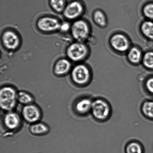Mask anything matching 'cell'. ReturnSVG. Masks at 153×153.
I'll return each instance as SVG.
<instances>
[{
    "mask_svg": "<svg viewBox=\"0 0 153 153\" xmlns=\"http://www.w3.org/2000/svg\"><path fill=\"white\" fill-rule=\"evenodd\" d=\"M18 92L13 87L6 85L1 88L0 91V106L6 112L13 111L16 107Z\"/></svg>",
    "mask_w": 153,
    "mask_h": 153,
    "instance_id": "cell-1",
    "label": "cell"
},
{
    "mask_svg": "<svg viewBox=\"0 0 153 153\" xmlns=\"http://www.w3.org/2000/svg\"><path fill=\"white\" fill-rule=\"evenodd\" d=\"M91 113L97 120L105 121L110 116V105L103 99H96L93 101Z\"/></svg>",
    "mask_w": 153,
    "mask_h": 153,
    "instance_id": "cell-2",
    "label": "cell"
},
{
    "mask_svg": "<svg viewBox=\"0 0 153 153\" xmlns=\"http://www.w3.org/2000/svg\"><path fill=\"white\" fill-rule=\"evenodd\" d=\"M72 81L79 86H84L89 82L91 77V73L88 67L84 64L76 65L71 70Z\"/></svg>",
    "mask_w": 153,
    "mask_h": 153,
    "instance_id": "cell-3",
    "label": "cell"
},
{
    "mask_svg": "<svg viewBox=\"0 0 153 153\" xmlns=\"http://www.w3.org/2000/svg\"><path fill=\"white\" fill-rule=\"evenodd\" d=\"M88 53V47L83 42L76 41L67 48L66 53L70 60L78 62L83 60Z\"/></svg>",
    "mask_w": 153,
    "mask_h": 153,
    "instance_id": "cell-4",
    "label": "cell"
},
{
    "mask_svg": "<svg viewBox=\"0 0 153 153\" xmlns=\"http://www.w3.org/2000/svg\"><path fill=\"white\" fill-rule=\"evenodd\" d=\"M71 33L72 36L76 41L84 43L90 37L89 26L85 21L76 20L71 25Z\"/></svg>",
    "mask_w": 153,
    "mask_h": 153,
    "instance_id": "cell-5",
    "label": "cell"
},
{
    "mask_svg": "<svg viewBox=\"0 0 153 153\" xmlns=\"http://www.w3.org/2000/svg\"><path fill=\"white\" fill-rule=\"evenodd\" d=\"M61 24L56 18L46 16L37 21L36 26L40 31L45 33H52L60 30Z\"/></svg>",
    "mask_w": 153,
    "mask_h": 153,
    "instance_id": "cell-6",
    "label": "cell"
},
{
    "mask_svg": "<svg viewBox=\"0 0 153 153\" xmlns=\"http://www.w3.org/2000/svg\"><path fill=\"white\" fill-rule=\"evenodd\" d=\"M21 115L24 120L31 124L39 121L42 114L40 108L32 103L23 106Z\"/></svg>",
    "mask_w": 153,
    "mask_h": 153,
    "instance_id": "cell-7",
    "label": "cell"
},
{
    "mask_svg": "<svg viewBox=\"0 0 153 153\" xmlns=\"http://www.w3.org/2000/svg\"><path fill=\"white\" fill-rule=\"evenodd\" d=\"M2 121L6 129L11 131L19 129L22 123L20 115L13 111L6 112L3 117Z\"/></svg>",
    "mask_w": 153,
    "mask_h": 153,
    "instance_id": "cell-8",
    "label": "cell"
},
{
    "mask_svg": "<svg viewBox=\"0 0 153 153\" xmlns=\"http://www.w3.org/2000/svg\"><path fill=\"white\" fill-rule=\"evenodd\" d=\"M1 42L5 48L12 51L17 49L20 44L19 36L12 30H7L3 33L1 36Z\"/></svg>",
    "mask_w": 153,
    "mask_h": 153,
    "instance_id": "cell-9",
    "label": "cell"
},
{
    "mask_svg": "<svg viewBox=\"0 0 153 153\" xmlns=\"http://www.w3.org/2000/svg\"><path fill=\"white\" fill-rule=\"evenodd\" d=\"M82 4L78 1H73L67 4L63 13L66 19L69 20H75L83 13Z\"/></svg>",
    "mask_w": 153,
    "mask_h": 153,
    "instance_id": "cell-10",
    "label": "cell"
},
{
    "mask_svg": "<svg viewBox=\"0 0 153 153\" xmlns=\"http://www.w3.org/2000/svg\"><path fill=\"white\" fill-rule=\"evenodd\" d=\"M112 47L117 51H126L130 47V43L128 39L121 34H116L112 36L110 39Z\"/></svg>",
    "mask_w": 153,
    "mask_h": 153,
    "instance_id": "cell-11",
    "label": "cell"
},
{
    "mask_svg": "<svg viewBox=\"0 0 153 153\" xmlns=\"http://www.w3.org/2000/svg\"><path fill=\"white\" fill-rule=\"evenodd\" d=\"M93 101L90 98L83 97L75 103L74 108L78 115H85L91 112Z\"/></svg>",
    "mask_w": 153,
    "mask_h": 153,
    "instance_id": "cell-12",
    "label": "cell"
},
{
    "mask_svg": "<svg viewBox=\"0 0 153 153\" xmlns=\"http://www.w3.org/2000/svg\"><path fill=\"white\" fill-rule=\"evenodd\" d=\"M71 64L69 59L62 58L57 61L53 68L55 75L62 76L66 75L71 71Z\"/></svg>",
    "mask_w": 153,
    "mask_h": 153,
    "instance_id": "cell-13",
    "label": "cell"
},
{
    "mask_svg": "<svg viewBox=\"0 0 153 153\" xmlns=\"http://www.w3.org/2000/svg\"><path fill=\"white\" fill-rule=\"evenodd\" d=\"M30 132L36 136H42L49 132V128L44 123L40 121L31 124L29 127Z\"/></svg>",
    "mask_w": 153,
    "mask_h": 153,
    "instance_id": "cell-14",
    "label": "cell"
},
{
    "mask_svg": "<svg viewBox=\"0 0 153 153\" xmlns=\"http://www.w3.org/2000/svg\"><path fill=\"white\" fill-rule=\"evenodd\" d=\"M141 111L144 116L153 121V100L143 102L141 106Z\"/></svg>",
    "mask_w": 153,
    "mask_h": 153,
    "instance_id": "cell-15",
    "label": "cell"
},
{
    "mask_svg": "<svg viewBox=\"0 0 153 153\" xmlns=\"http://www.w3.org/2000/svg\"><path fill=\"white\" fill-rule=\"evenodd\" d=\"M17 100L19 102L25 106L33 103L34 98L29 93L22 91L18 92Z\"/></svg>",
    "mask_w": 153,
    "mask_h": 153,
    "instance_id": "cell-16",
    "label": "cell"
},
{
    "mask_svg": "<svg viewBox=\"0 0 153 153\" xmlns=\"http://www.w3.org/2000/svg\"><path fill=\"white\" fill-rule=\"evenodd\" d=\"M141 29L145 36L153 40V22L152 21H146L143 22Z\"/></svg>",
    "mask_w": 153,
    "mask_h": 153,
    "instance_id": "cell-17",
    "label": "cell"
},
{
    "mask_svg": "<svg viewBox=\"0 0 153 153\" xmlns=\"http://www.w3.org/2000/svg\"><path fill=\"white\" fill-rule=\"evenodd\" d=\"M125 153H144L143 147L136 141H132L125 147Z\"/></svg>",
    "mask_w": 153,
    "mask_h": 153,
    "instance_id": "cell-18",
    "label": "cell"
},
{
    "mask_svg": "<svg viewBox=\"0 0 153 153\" xmlns=\"http://www.w3.org/2000/svg\"><path fill=\"white\" fill-rule=\"evenodd\" d=\"M142 53L137 48H133L129 51L128 58L130 62L133 64L139 63L142 59Z\"/></svg>",
    "mask_w": 153,
    "mask_h": 153,
    "instance_id": "cell-19",
    "label": "cell"
},
{
    "mask_svg": "<svg viewBox=\"0 0 153 153\" xmlns=\"http://www.w3.org/2000/svg\"><path fill=\"white\" fill-rule=\"evenodd\" d=\"M49 3L51 8L57 13L63 12L66 7L65 0H50Z\"/></svg>",
    "mask_w": 153,
    "mask_h": 153,
    "instance_id": "cell-20",
    "label": "cell"
},
{
    "mask_svg": "<svg viewBox=\"0 0 153 153\" xmlns=\"http://www.w3.org/2000/svg\"><path fill=\"white\" fill-rule=\"evenodd\" d=\"M94 19L97 24L101 27H105L106 25V19L103 13L100 10H97L94 14Z\"/></svg>",
    "mask_w": 153,
    "mask_h": 153,
    "instance_id": "cell-21",
    "label": "cell"
},
{
    "mask_svg": "<svg viewBox=\"0 0 153 153\" xmlns=\"http://www.w3.org/2000/svg\"><path fill=\"white\" fill-rule=\"evenodd\" d=\"M144 65L149 69H153V52H148L145 54L143 58Z\"/></svg>",
    "mask_w": 153,
    "mask_h": 153,
    "instance_id": "cell-22",
    "label": "cell"
},
{
    "mask_svg": "<svg viewBox=\"0 0 153 153\" xmlns=\"http://www.w3.org/2000/svg\"><path fill=\"white\" fill-rule=\"evenodd\" d=\"M143 13L148 19H153V3H150L145 6L143 9Z\"/></svg>",
    "mask_w": 153,
    "mask_h": 153,
    "instance_id": "cell-23",
    "label": "cell"
},
{
    "mask_svg": "<svg viewBox=\"0 0 153 153\" xmlns=\"http://www.w3.org/2000/svg\"><path fill=\"white\" fill-rule=\"evenodd\" d=\"M145 86L147 92L153 97V76L147 79Z\"/></svg>",
    "mask_w": 153,
    "mask_h": 153,
    "instance_id": "cell-24",
    "label": "cell"
},
{
    "mask_svg": "<svg viewBox=\"0 0 153 153\" xmlns=\"http://www.w3.org/2000/svg\"><path fill=\"white\" fill-rule=\"evenodd\" d=\"M69 28V25L67 23H64L63 25L61 24L60 30H62L63 31L67 30Z\"/></svg>",
    "mask_w": 153,
    "mask_h": 153,
    "instance_id": "cell-25",
    "label": "cell"
}]
</instances>
